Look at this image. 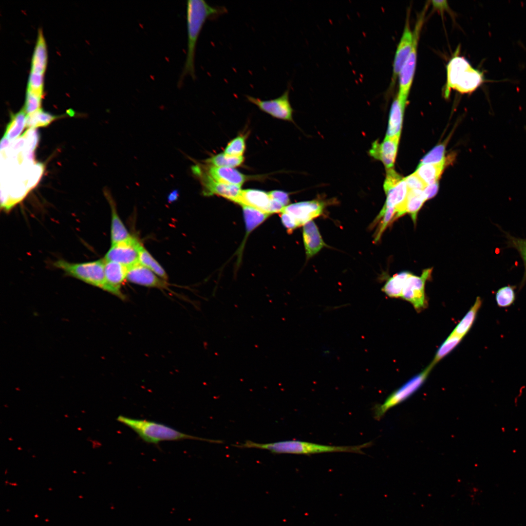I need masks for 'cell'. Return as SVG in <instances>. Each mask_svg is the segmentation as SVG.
Returning a JSON list of instances; mask_svg holds the SVG:
<instances>
[{
	"instance_id": "obj_46",
	"label": "cell",
	"mask_w": 526,
	"mask_h": 526,
	"mask_svg": "<svg viewBox=\"0 0 526 526\" xmlns=\"http://www.w3.org/2000/svg\"><path fill=\"white\" fill-rule=\"evenodd\" d=\"M432 2L433 7L441 11L448 8V5L446 0H432Z\"/></svg>"
},
{
	"instance_id": "obj_8",
	"label": "cell",
	"mask_w": 526,
	"mask_h": 526,
	"mask_svg": "<svg viewBox=\"0 0 526 526\" xmlns=\"http://www.w3.org/2000/svg\"><path fill=\"white\" fill-rule=\"evenodd\" d=\"M191 169L194 174L200 180L203 195H216L236 202L242 191L241 186L225 184L215 180L200 165L193 166Z\"/></svg>"
},
{
	"instance_id": "obj_31",
	"label": "cell",
	"mask_w": 526,
	"mask_h": 526,
	"mask_svg": "<svg viewBox=\"0 0 526 526\" xmlns=\"http://www.w3.org/2000/svg\"><path fill=\"white\" fill-rule=\"evenodd\" d=\"M244 159L243 156H234L221 153L212 156L205 161L208 165L215 167L233 168L241 166Z\"/></svg>"
},
{
	"instance_id": "obj_14",
	"label": "cell",
	"mask_w": 526,
	"mask_h": 526,
	"mask_svg": "<svg viewBox=\"0 0 526 526\" xmlns=\"http://www.w3.org/2000/svg\"><path fill=\"white\" fill-rule=\"evenodd\" d=\"M413 40V32L410 28L409 15H408L403 33L394 56L391 88H394L397 77L399 76L401 70L411 51Z\"/></svg>"
},
{
	"instance_id": "obj_19",
	"label": "cell",
	"mask_w": 526,
	"mask_h": 526,
	"mask_svg": "<svg viewBox=\"0 0 526 526\" xmlns=\"http://www.w3.org/2000/svg\"><path fill=\"white\" fill-rule=\"evenodd\" d=\"M201 167L212 178L223 183L241 186L250 179L249 176L233 168L219 167L209 165Z\"/></svg>"
},
{
	"instance_id": "obj_33",
	"label": "cell",
	"mask_w": 526,
	"mask_h": 526,
	"mask_svg": "<svg viewBox=\"0 0 526 526\" xmlns=\"http://www.w3.org/2000/svg\"><path fill=\"white\" fill-rule=\"evenodd\" d=\"M505 233L507 239V247L516 249L523 262L525 269L523 278L520 283L519 289L521 290L526 282V239L516 238L507 232H505Z\"/></svg>"
},
{
	"instance_id": "obj_30",
	"label": "cell",
	"mask_w": 526,
	"mask_h": 526,
	"mask_svg": "<svg viewBox=\"0 0 526 526\" xmlns=\"http://www.w3.org/2000/svg\"><path fill=\"white\" fill-rule=\"evenodd\" d=\"M139 263L161 279L165 281L168 279V275L164 269L142 244L139 249Z\"/></svg>"
},
{
	"instance_id": "obj_10",
	"label": "cell",
	"mask_w": 526,
	"mask_h": 526,
	"mask_svg": "<svg viewBox=\"0 0 526 526\" xmlns=\"http://www.w3.org/2000/svg\"><path fill=\"white\" fill-rule=\"evenodd\" d=\"M383 188L386 200L382 209L394 207L395 211L404 204L408 188L404 178L392 168L387 169Z\"/></svg>"
},
{
	"instance_id": "obj_20",
	"label": "cell",
	"mask_w": 526,
	"mask_h": 526,
	"mask_svg": "<svg viewBox=\"0 0 526 526\" xmlns=\"http://www.w3.org/2000/svg\"><path fill=\"white\" fill-rule=\"evenodd\" d=\"M303 239L308 259L317 254L326 245L317 225L312 221L303 225Z\"/></svg>"
},
{
	"instance_id": "obj_2",
	"label": "cell",
	"mask_w": 526,
	"mask_h": 526,
	"mask_svg": "<svg viewBox=\"0 0 526 526\" xmlns=\"http://www.w3.org/2000/svg\"><path fill=\"white\" fill-rule=\"evenodd\" d=\"M371 445V442L357 446H337L294 440L269 443H259L247 440L244 443L238 444V447L266 450L273 453L277 454H311L334 452L363 453L362 450L370 447Z\"/></svg>"
},
{
	"instance_id": "obj_12",
	"label": "cell",
	"mask_w": 526,
	"mask_h": 526,
	"mask_svg": "<svg viewBox=\"0 0 526 526\" xmlns=\"http://www.w3.org/2000/svg\"><path fill=\"white\" fill-rule=\"evenodd\" d=\"M141 243L131 238L111 245L104 260L119 263L129 268L139 263V249Z\"/></svg>"
},
{
	"instance_id": "obj_3",
	"label": "cell",
	"mask_w": 526,
	"mask_h": 526,
	"mask_svg": "<svg viewBox=\"0 0 526 526\" xmlns=\"http://www.w3.org/2000/svg\"><path fill=\"white\" fill-rule=\"evenodd\" d=\"M116 420L132 430L143 440L148 443L158 444L162 441L184 439L223 443L220 440L203 438L186 434L165 424L146 419L132 418L120 415Z\"/></svg>"
},
{
	"instance_id": "obj_48",
	"label": "cell",
	"mask_w": 526,
	"mask_h": 526,
	"mask_svg": "<svg viewBox=\"0 0 526 526\" xmlns=\"http://www.w3.org/2000/svg\"><path fill=\"white\" fill-rule=\"evenodd\" d=\"M179 192L177 190H174L171 191L168 196V200L169 201L172 202L175 201L178 197Z\"/></svg>"
},
{
	"instance_id": "obj_32",
	"label": "cell",
	"mask_w": 526,
	"mask_h": 526,
	"mask_svg": "<svg viewBox=\"0 0 526 526\" xmlns=\"http://www.w3.org/2000/svg\"><path fill=\"white\" fill-rule=\"evenodd\" d=\"M58 117L40 109L36 112L27 115L26 128L36 129L39 127H45L49 125Z\"/></svg>"
},
{
	"instance_id": "obj_23",
	"label": "cell",
	"mask_w": 526,
	"mask_h": 526,
	"mask_svg": "<svg viewBox=\"0 0 526 526\" xmlns=\"http://www.w3.org/2000/svg\"><path fill=\"white\" fill-rule=\"evenodd\" d=\"M426 201V199L423 190L408 189L402 209L401 215L409 213L414 224H415L417 213Z\"/></svg>"
},
{
	"instance_id": "obj_1",
	"label": "cell",
	"mask_w": 526,
	"mask_h": 526,
	"mask_svg": "<svg viewBox=\"0 0 526 526\" xmlns=\"http://www.w3.org/2000/svg\"><path fill=\"white\" fill-rule=\"evenodd\" d=\"M226 9L212 6L204 0H189L187 2V51L178 86L180 87L186 76L196 78L195 55L197 43L203 27L207 19H214L225 13Z\"/></svg>"
},
{
	"instance_id": "obj_16",
	"label": "cell",
	"mask_w": 526,
	"mask_h": 526,
	"mask_svg": "<svg viewBox=\"0 0 526 526\" xmlns=\"http://www.w3.org/2000/svg\"><path fill=\"white\" fill-rule=\"evenodd\" d=\"M127 280L149 287L167 288L168 283L139 263L128 268Z\"/></svg>"
},
{
	"instance_id": "obj_21",
	"label": "cell",
	"mask_w": 526,
	"mask_h": 526,
	"mask_svg": "<svg viewBox=\"0 0 526 526\" xmlns=\"http://www.w3.org/2000/svg\"><path fill=\"white\" fill-rule=\"evenodd\" d=\"M104 192L111 209V240L112 245H113L127 240L132 236L119 216L115 202L109 192L106 190Z\"/></svg>"
},
{
	"instance_id": "obj_22",
	"label": "cell",
	"mask_w": 526,
	"mask_h": 526,
	"mask_svg": "<svg viewBox=\"0 0 526 526\" xmlns=\"http://www.w3.org/2000/svg\"><path fill=\"white\" fill-rule=\"evenodd\" d=\"M405 105L406 104L403 103L397 95L391 107L385 137L400 136Z\"/></svg>"
},
{
	"instance_id": "obj_36",
	"label": "cell",
	"mask_w": 526,
	"mask_h": 526,
	"mask_svg": "<svg viewBox=\"0 0 526 526\" xmlns=\"http://www.w3.org/2000/svg\"><path fill=\"white\" fill-rule=\"evenodd\" d=\"M448 141L434 147L422 158L419 164H438L446 162L444 156Z\"/></svg>"
},
{
	"instance_id": "obj_11",
	"label": "cell",
	"mask_w": 526,
	"mask_h": 526,
	"mask_svg": "<svg viewBox=\"0 0 526 526\" xmlns=\"http://www.w3.org/2000/svg\"><path fill=\"white\" fill-rule=\"evenodd\" d=\"M289 92L288 87L279 97L267 100L250 95H246V97L249 102L255 105L260 110L273 117L292 121L293 110L289 101Z\"/></svg>"
},
{
	"instance_id": "obj_6",
	"label": "cell",
	"mask_w": 526,
	"mask_h": 526,
	"mask_svg": "<svg viewBox=\"0 0 526 526\" xmlns=\"http://www.w3.org/2000/svg\"><path fill=\"white\" fill-rule=\"evenodd\" d=\"M432 368L430 364L421 372L394 391L382 403L375 405L373 409L374 418L377 420L381 419L388 410L413 395L423 384Z\"/></svg>"
},
{
	"instance_id": "obj_41",
	"label": "cell",
	"mask_w": 526,
	"mask_h": 526,
	"mask_svg": "<svg viewBox=\"0 0 526 526\" xmlns=\"http://www.w3.org/2000/svg\"><path fill=\"white\" fill-rule=\"evenodd\" d=\"M408 189L423 190L427 186L414 172L404 178Z\"/></svg>"
},
{
	"instance_id": "obj_38",
	"label": "cell",
	"mask_w": 526,
	"mask_h": 526,
	"mask_svg": "<svg viewBox=\"0 0 526 526\" xmlns=\"http://www.w3.org/2000/svg\"><path fill=\"white\" fill-rule=\"evenodd\" d=\"M42 97L39 94L27 91L23 109L27 115L40 109Z\"/></svg>"
},
{
	"instance_id": "obj_27",
	"label": "cell",
	"mask_w": 526,
	"mask_h": 526,
	"mask_svg": "<svg viewBox=\"0 0 526 526\" xmlns=\"http://www.w3.org/2000/svg\"><path fill=\"white\" fill-rule=\"evenodd\" d=\"M27 114L22 109L18 113L13 114L8 124L4 137L10 141H15L19 136L26 127Z\"/></svg>"
},
{
	"instance_id": "obj_4",
	"label": "cell",
	"mask_w": 526,
	"mask_h": 526,
	"mask_svg": "<svg viewBox=\"0 0 526 526\" xmlns=\"http://www.w3.org/2000/svg\"><path fill=\"white\" fill-rule=\"evenodd\" d=\"M484 81L482 72L474 69L463 57L455 56L447 67V83L445 91L449 96L451 89L462 94L471 93Z\"/></svg>"
},
{
	"instance_id": "obj_45",
	"label": "cell",
	"mask_w": 526,
	"mask_h": 526,
	"mask_svg": "<svg viewBox=\"0 0 526 526\" xmlns=\"http://www.w3.org/2000/svg\"><path fill=\"white\" fill-rule=\"evenodd\" d=\"M439 188L438 181L427 185L423 189L426 200L433 198L437 193Z\"/></svg>"
},
{
	"instance_id": "obj_24",
	"label": "cell",
	"mask_w": 526,
	"mask_h": 526,
	"mask_svg": "<svg viewBox=\"0 0 526 526\" xmlns=\"http://www.w3.org/2000/svg\"><path fill=\"white\" fill-rule=\"evenodd\" d=\"M47 62L46 42L41 30L38 32L37 41L31 61V72L44 74Z\"/></svg>"
},
{
	"instance_id": "obj_28",
	"label": "cell",
	"mask_w": 526,
	"mask_h": 526,
	"mask_svg": "<svg viewBox=\"0 0 526 526\" xmlns=\"http://www.w3.org/2000/svg\"><path fill=\"white\" fill-rule=\"evenodd\" d=\"M411 273L403 271L389 279L382 288V291L391 298L401 297L405 282Z\"/></svg>"
},
{
	"instance_id": "obj_17",
	"label": "cell",
	"mask_w": 526,
	"mask_h": 526,
	"mask_svg": "<svg viewBox=\"0 0 526 526\" xmlns=\"http://www.w3.org/2000/svg\"><path fill=\"white\" fill-rule=\"evenodd\" d=\"M105 276L106 291L124 300L125 296L121 291L122 284L127 280L128 267L114 262L105 261Z\"/></svg>"
},
{
	"instance_id": "obj_47",
	"label": "cell",
	"mask_w": 526,
	"mask_h": 526,
	"mask_svg": "<svg viewBox=\"0 0 526 526\" xmlns=\"http://www.w3.org/2000/svg\"><path fill=\"white\" fill-rule=\"evenodd\" d=\"M9 145H11L10 141L8 139H7L6 138H5V137L3 136V138L1 139V142H0V150H4L5 148H7Z\"/></svg>"
},
{
	"instance_id": "obj_43",
	"label": "cell",
	"mask_w": 526,
	"mask_h": 526,
	"mask_svg": "<svg viewBox=\"0 0 526 526\" xmlns=\"http://www.w3.org/2000/svg\"><path fill=\"white\" fill-rule=\"evenodd\" d=\"M280 217L282 224L288 233H292L294 230L298 227L294 220L288 214L282 212Z\"/></svg>"
},
{
	"instance_id": "obj_15",
	"label": "cell",
	"mask_w": 526,
	"mask_h": 526,
	"mask_svg": "<svg viewBox=\"0 0 526 526\" xmlns=\"http://www.w3.org/2000/svg\"><path fill=\"white\" fill-rule=\"evenodd\" d=\"M399 138V136L385 137L381 143L375 141L369 151L370 156L381 161L387 169L392 168L396 156Z\"/></svg>"
},
{
	"instance_id": "obj_35",
	"label": "cell",
	"mask_w": 526,
	"mask_h": 526,
	"mask_svg": "<svg viewBox=\"0 0 526 526\" xmlns=\"http://www.w3.org/2000/svg\"><path fill=\"white\" fill-rule=\"evenodd\" d=\"M462 338L450 335L446 340L441 344L430 364L432 367L444 357L450 353L460 342Z\"/></svg>"
},
{
	"instance_id": "obj_26",
	"label": "cell",
	"mask_w": 526,
	"mask_h": 526,
	"mask_svg": "<svg viewBox=\"0 0 526 526\" xmlns=\"http://www.w3.org/2000/svg\"><path fill=\"white\" fill-rule=\"evenodd\" d=\"M446 162L438 164H419L415 173L427 185L437 182L445 167Z\"/></svg>"
},
{
	"instance_id": "obj_9",
	"label": "cell",
	"mask_w": 526,
	"mask_h": 526,
	"mask_svg": "<svg viewBox=\"0 0 526 526\" xmlns=\"http://www.w3.org/2000/svg\"><path fill=\"white\" fill-rule=\"evenodd\" d=\"M432 268L424 269L420 276L411 274L404 284L401 298L410 302L419 312L427 304L425 293L426 281L431 277Z\"/></svg>"
},
{
	"instance_id": "obj_7",
	"label": "cell",
	"mask_w": 526,
	"mask_h": 526,
	"mask_svg": "<svg viewBox=\"0 0 526 526\" xmlns=\"http://www.w3.org/2000/svg\"><path fill=\"white\" fill-rule=\"evenodd\" d=\"M423 11L418 18L413 32V40L411 51L399 74V92L397 95L399 99L406 104L413 83L417 59V43L422 27L424 13Z\"/></svg>"
},
{
	"instance_id": "obj_5",
	"label": "cell",
	"mask_w": 526,
	"mask_h": 526,
	"mask_svg": "<svg viewBox=\"0 0 526 526\" xmlns=\"http://www.w3.org/2000/svg\"><path fill=\"white\" fill-rule=\"evenodd\" d=\"M53 265L62 270L68 276L106 290L105 260L73 263L63 259L55 262Z\"/></svg>"
},
{
	"instance_id": "obj_44",
	"label": "cell",
	"mask_w": 526,
	"mask_h": 526,
	"mask_svg": "<svg viewBox=\"0 0 526 526\" xmlns=\"http://www.w3.org/2000/svg\"><path fill=\"white\" fill-rule=\"evenodd\" d=\"M42 171L43 166L42 164H38L36 165L31 173V176L29 179L28 188H31L36 185L42 174Z\"/></svg>"
},
{
	"instance_id": "obj_42",
	"label": "cell",
	"mask_w": 526,
	"mask_h": 526,
	"mask_svg": "<svg viewBox=\"0 0 526 526\" xmlns=\"http://www.w3.org/2000/svg\"><path fill=\"white\" fill-rule=\"evenodd\" d=\"M271 199L278 201L285 207L289 202L288 193L281 190H272L268 192Z\"/></svg>"
},
{
	"instance_id": "obj_18",
	"label": "cell",
	"mask_w": 526,
	"mask_h": 526,
	"mask_svg": "<svg viewBox=\"0 0 526 526\" xmlns=\"http://www.w3.org/2000/svg\"><path fill=\"white\" fill-rule=\"evenodd\" d=\"M271 199L268 192L255 189L242 190L235 203L268 213Z\"/></svg>"
},
{
	"instance_id": "obj_25",
	"label": "cell",
	"mask_w": 526,
	"mask_h": 526,
	"mask_svg": "<svg viewBox=\"0 0 526 526\" xmlns=\"http://www.w3.org/2000/svg\"><path fill=\"white\" fill-rule=\"evenodd\" d=\"M482 304V301L481 298L477 297L473 305L450 335L463 338L472 327Z\"/></svg>"
},
{
	"instance_id": "obj_34",
	"label": "cell",
	"mask_w": 526,
	"mask_h": 526,
	"mask_svg": "<svg viewBox=\"0 0 526 526\" xmlns=\"http://www.w3.org/2000/svg\"><path fill=\"white\" fill-rule=\"evenodd\" d=\"M516 286L507 285L500 288L495 293V301L500 308L512 305L516 300Z\"/></svg>"
},
{
	"instance_id": "obj_40",
	"label": "cell",
	"mask_w": 526,
	"mask_h": 526,
	"mask_svg": "<svg viewBox=\"0 0 526 526\" xmlns=\"http://www.w3.org/2000/svg\"><path fill=\"white\" fill-rule=\"evenodd\" d=\"M25 139L24 152H34L39 140V133L35 129H29L22 135Z\"/></svg>"
},
{
	"instance_id": "obj_37",
	"label": "cell",
	"mask_w": 526,
	"mask_h": 526,
	"mask_svg": "<svg viewBox=\"0 0 526 526\" xmlns=\"http://www.w3.org/2000/svg\"><path fill=\"white\" fill-rule=\"evenodd\" d=\"M246 137V135L241 134L232 139L227 144L224 153L230 156H243L245 150Z\"/></svg>"
},
{
	"instance_id": "obj_13",
	"label": "cell",
	"mask_w": 526,
	"mask_h": 526,
	"mask_svg": "<svg viewBox=\"0 0 526 526\" xmlns=\"http://www.w3.org/2000/svg\"><path fill=\"white\" fill-rule=\"evenodd\" d=\"M325 207L324 202L313 200L291 204L286 206L282 212L289 215L299 227L321 215Z\"/></svg>"
},
{
	"instance_id": "obj_29",
	"label": "cell",
	"mask_w": 526,
	"mask_h": 526,
	"mask_svg": "<svg viewBox=\"0 0 526 526\" xmlns=\"http://www.w3.org/2000/svg\"><path fill=\"white\" fill-rule=\"evenodd\" d=\"M242 207L245 223L246 235L263 223L270 215L251 207Z\"/></svg>"
},
{
	"instance_id": "obj_39",
	"label": "cell",
	"mask_w": 526,
	"mask_h": 526,
	"mask_svg": "<svg viewBox=\"0 0 526 526\" xmlns=\"http://www.w3.org/2000/svg\"><path fill=\"white\" fill-rule=\"evenodd\" d=\"M43 75L31 72L28 80L27 91L43 96Z\"/></svg>"
}]
</instances>
